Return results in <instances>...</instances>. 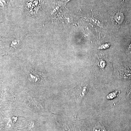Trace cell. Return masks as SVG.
<instances>
[{
	"label": "cell",
	"instance_id": "obj_1",
	"mask_svg": "<svg viewBox=\"0 0 131 131\" xmlns=\"http://www.w3.org/2000/svg\"><path fill=\"white\" fill-rule=\"evenodd\" d=\"M88 88L87 84H82L75 89L74 95L78 100H81L87 93Z\"/></svg>",
	"mask_w": 131,
	"mask_h": 131
},
{
	"label": "cell",
	"instance_id": "obj_2",
	"mask_svg": "<svg viewBox=\"0 0 131 131\" xmlns=\"http://www.w3.org/2000/svg\"><path fill=\"white\" fill-rule=\"evenodd\" d=\"M118 71L121 77L125 79H131V71L129 68L121 67Z\"/></svg>",
	"mask_w": 131,
	"mask_h": 131
},
{
	"label": "cell",
	"instance_id": "obj_3",
	"mask_svg": "<svg viewBox=\"0 0 131 131\" xmlns=\"http://www.w3.org/2000/svg\"><path fill=\"white\" fill-rule=\"evenodd\" d=\"M93 131H106V130L103 126L98 125L94 127Z\"/></svg>",
	"mask_w": 131,
	"mask_h": 131
},
{
	"label": "cell",
	"instance_id": "obj_4",
	"mask_svg": "<svg viewBox=\"0 0 131 131\" xmlns=\"http://www.w3.org/2000/svg\"><path fill=\"white\" fill-rule=\"evenodd\" d=\"M118 93L117 91H115L109 94L107 97L108 99H112L114 98L117 96V94Z\"/></svg>",
	"mask_w": 131,
	"mask_h": 131
},
{
	"label": "cell",
	"instance_id": "obj_5",
	"mask_svg": "<svg viewBox=\"0 0 131 131\" xmlns=\"http://www.w3.org/2000/svg\"><path fill=\"white\" fill-rule=\"evenodd\" d=\"M109 47V45L108 44H105L99 47V49L100 50H104L107 49Z\"/></svg>",
	"mask_w": 131,
	"mask_h": 131
},
{
	"label": "cell",
	"instance_id": "obj_6",
	"mask_svg": "<svg viewBox=\"0 0 131 131\" xmlns=\"http://www.w3.org/2000/svg\"><path fill=\"white\" fill-rule=\"evenodd\" d=\"M105 61L101 60L100 63H98V66L101 68H103L105 66Z\"/></svg>",
	"mask_w": 131,
	"mask_h": 131
},
{
	"label": "cell",
	"instance_id": "obj_7",
	"mask_svg": "<svg viewBox=\"0 0 131 131\" xmlns=\"http://www.w3.org/2000/svg\"><path fill=\"white\" fill-rule=\"evenodd\" d=\"M18 44L19 42L18 40H14V41H13V42H12V46L13 47H15V46H18Z\"/></svg>",
	"mask_w": 131,
	"mask_h": 131
},
{
	"label": "cell",
	"instance_id": "obj_8",
	"mask_svg": "<svg viewBox=\"0 0 131 131\" xmlns=\"http://www.w3.org/2000/svg\"><path fill=\"white\" fill-rule=\"evenodd\" d=\"M0 4L2 6L4 5L5 4V0H0Z\"/></svg>",
	"mask_w": 131,
	"mask_h": 131
},
{
	"label": "cell",
	"instance_id": "obj_9",
	"mask_svg": "<svg viewBox=\"0 0 131 131\" xmlns=\"http://www.w3.org/2000/svg\"><path fill=\"white\" fill-rule=\"evenodd\" d=\"M70 1H71V0H63L62 3L63 4H64V5H66Z\"/></svg>",
	"mask_w": 131,
	"mask_h": 131
},
{
	"label": "cell",
	"instance_id": "obj_10",
	"mask_svg": "<svg viewBox=\"0 0 131 131\" xmlns=\"http://www.w3.org/2000/svg\"><path fill=\"white\" fill-rule=\"evenodd\" d=\"M127 94H128V95H131V86L129 88V90H128Z\"/></svg>",
	"mask_w": 131,
	"mask_h": 131
}]
</instances>
